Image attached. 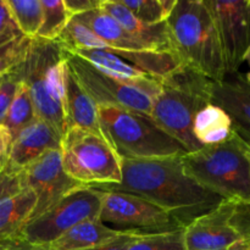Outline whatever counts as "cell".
I'll return each instance as SVG.
<instances>
[{
	"label": "cell",
	"mask_w": 250,
	"mask_h": 250,
	"mask_svg": "<svg viewBox=\"0 0 250 250\" xmlns=\"http://www.w3.org/2000/svg\"><path fill=\"white\" fill-rule=\"evenodd\" d=\"M182 156L121 158V182L95 188L138 195L172 212L185 227L195 217L214 210L225 199L203 188L186 173Z\"/></svg>",
	"instance_id": "cell-1"
},
{
	"label": "cell",
	"mask_w": 250,
	"mask_h": 250,
	"mask_svg": "<svg viewBox=\"0 0 250 250\" xmlns=\"http://www.w3.org/2000/svg\"><path fill=\"white\" fill-rule=\"evenodd\" d=\"M173 53L183 66L212 82L226 80V66L219 33L204 0H177L166 20Z\"/></svg>",
	"instance_id": "cell-2"
},
{
	"label": "cell",
	"mask_w": 250,
	"mask_h": 250,
	"mask_svg": "<svg viewBox=\"0 0 250 250\" xmlns=\"http://www.w3.org/2000/svg\"><path fill=\"white\" fill-rule=\"evenodd\" d=\"M159 82L160 90L153 99L150 119L188 153L199 150L203 146L193 136V121L203 107L212 103L214 82L183 65Z\"/></svg>",
	"instance_id": "cell-3"
},
{
	"label": "cell",
	"mask_w": 250,
	"mask_h": 250,
	"mask_svg": "<svg viewBox=\"0 0 250 250\" xmlns=\"http://www.w3.org/2000/svg\"><path fill=\"white\" fill-rule=\"evenodd\" d=\"M181 160L186 173L205 189L225 200H250L246 142L236 132L227 142L204 146Z\"/></svg>",
	"instance_id": "cell-4"
},
{
	"label": "cell",
	"mask_w": 250,
	"mask_h": 250,
	"mask_svg": "<svg viewBox=\"0 0 250 250\" xmlns=\"http://www.w3.org/2000/svg\"><path fill=\"white\" fill-rule=\"evenodd\" d=\"M63 48L58 41L33 38L26 58L19 65L20 78L26 84L36 116L50 124L61 136L66 132L61 68Z\"/></svg>",
	"instance_id": "cell-5"
},
{
	"label": "cell",
	"mask_w": 250,
	"mask_h": 250,
	"mask_svg": "<svg viewBox=\"0 0 250 250\" xmlns=\"http://www.w3.org/2000/svg\"><path fill=\"white\" fill-rule=\"evenodd\" d=\"M98 112L103 136L120 158L158 159L188 153L149 116L105 105H98Z\"/></svg>",
	"instance_id": "cell-6"
},
{
	"label": "cell",
	"mask_w": 250,
	"mask_h": 250,
	"mask_svg": "<svg viewBox=\"0 0 250 250\" xmlns=\"http://www.w3.org/2000/svg\"><path fill=\"white\" fill-rule=\"evenodd\" d=\"M61 158L66 173L81 185L121 182V158L100 134L71 127L62 136Z\"/></svg>",
	"instance_id": "cell-7"
},
{
	"label": "cell",
	"mask_w": 250,
	"mask_h": 250,
	"mask_svg": "<svg viewBox=\"0 0 250 250\" xmlns=\"http://www.w3.org/2000/svg\"><path fill=\"white\" fill-rule=\"evenodd\" d=\"M63 58L95 104L131 110L150 117L153 99L160 90L159 80L149 84L120 80L98 70L87 60L65 48Z\"/></svg>",
	"instance_id": "cell-8"
},
{
	"label": "cell",
	"mask_w": 250,
	"mask_h": 250,
	"mask_svg": "<svg viewBox=\"0 0 250 250\" xmlns=\"http://www.w3.org/2000/svg\"><path fill=\"white\" fill-rule=\"evenodd\" d=\"M102 203L103 190L89 186L76 188L41 216L27 222L17 237L49 246L80 222L99 217Z\"/></svg>",
	"instance_id": "cell-9"
},
{
	"label": "cell",
	"mask_w": 250,
	"mask_h": 250,
	"mask_svg": "<svg viewBox=\"0 0 250 250\" xmlns=\"http://www.w3.org/2000/svg\"><path fill=\"white\" fill-rule=\"evenodd\" d=\"M99 217L105 225L112 224L122 227L121 231L141 234L166 233L183 229L182 222L172 212L138 195L119 190H103Z\"/></svg>",
	"instance_id": "cell-10"
},
{
	"label": "cell",
	"mask_w": 250,
	"mask_h": 250,
	"mask_svg": "<svg viewBox=\"0 0 250 250\" xmlns=\"http://www.w3.org/2000/svg\"><path fill=\"white\" fill-rule=\"evenodd\" d=\"M212 15L227 75H236L250 48V0H204Z\"/></svg>",
	"instance_id": "cell-11"
},
{
	"label": "cell",
	"mask_w": 250,
	"mask_h": 250,
	"mask_svg": "<svg viewBox=\"0 0 250 250\" xmlns=\"http://www.w3.org/2000/svg\"><path fill=\"white\" fill-rule=\"evenodd\" d=\"M21 173L24 189L36 195V207L28 221L41 216L71 190L83 187L66 173L61 150H48L21 170Z\"/></svg>",
	"instance_id": "cell-12"
},
{
	"label": "cell",
	"mask_w": 250,
	"mask_h": 250,
	"mask_svg": "<svg viewBox=\"0 0 250 250\" xmlns=\"http://www.w3.org/2000/svg\"><path fill=\"white\" fill-rule=\"evenodd\" d=\"M234 200H224L217 208L193 219L183 227L186 250H229L242 241L231 224Z\"/></svg>",
	"instance_id": "cell-13"
},
{
	"label": "cell",
	"mask_w": 250,
	"mask_h": 250,
	"mask_svg": "<svg viewBox=\"0 0 250 250\" xmlns=\"http://www.w3.org/2000/svg\"><path fill=\"white\" fill-rule=\"evenodd\" d=\"M62 136L51 126L37 117L12 139L7 167L21 171L48 150H61Z\"/></svg>",
	"instance_id": "cell-14"
},
{
	"label": "cell",
	"mask_w": 250,
	"mask_h": 250,
	"mask_svg": "<svg viewBox=\"0 0 250 250\" xmlns=\"http://www.w3.org/2000/svg\"><path fill=\"white\" fill-rule=\"evenodd\" d=\"M61 80H62V102L66 131L71 127H78L103 136L98 105L78 82L77 77L66 62L65 58L61 68Z\"/></svg>",
	"instance_id": "cell-15"
},
{
	"label": "cell",
	"mask_w": 250,
	"mask_h": 250,
	"mask_svg": "<svg viewBox=\"0 0 250 250\" xmlns=\"http://www.w3.org/2000/svg\"><path fill=\"white\" fill-rule=\"evenodd\" d=\"M211 102L229 114L234 132L250 146V84L243 76L212 83Z\"/></svg>",
	"instance_id": "cell-16"
},
{
	"label": "cell",
	"mask_w": 250,
	"mask_h": 250,
	"mask_svg": "<svg viewBox=\"0 0 250 250\" xmlns=\"http://www.w3.org/2000/svg\"><path fill=\"white\" fill-rule=\"evenodd\" d=\"M99 9L114 17L136 41L149 50L173 53L172 39L166 21L156 24L144 23L134 17L120 0H102Z\"/></svg>",
	"instance_id": "cell-17"
},
{
	"label": "cell",
	"mask_w": 250,
	"mask_h": 250,
	"mask_svg": "<svg viewBox=\"0 0 250 250\" xmlns=\"http://www.w3.org/2000/svg\"><path fill=\"white\" fill-rule=\"evenodd\" d=\"M73 17L89 27L90 31L97 34L109 49L126 51L149 50L136 41L114 17L99 7Z\"/></svg>",
	"instance_id": "cell-18"
},
{
	"label": "cell",
	"mask_w": 250,
	"mask_h": 250,
	"mask_svg": "<svg viewBox=\"0 0 250 250\" xmlns=\"http://www.w3.org/2000/svg\"><path fill=\"white\" fill-rule=\"evenodd\" d=\"M124 232L126 231H117L95 217L73 226L48 247L49 250H84L106 243Z\"/></svg>",
	"instance_id": "cell-19"
},
{
	"label": "cell",
	"mask_w": 250,
	"mask_h": 250,
	"mask_svg": "<svg viewBox=\"0 0 250 250\" xmlns=\"http://www.w3.org/2000/svg\"><path fill=\"white\" fill-rule=\"evenodd\" d=\"M76 55L81 56L88 62L103 72L111 75L120 80L127 82L137 83V84H149V83L158 81L156 78L146 75V72L131 65L128 61L122 59L116 53L109 48L104 49H80V50H70Z\"/></svg>",
	"instance_id": "cell-20"
},
{
	"label": "cell",
	"mask_w": 250,
	"mask_h": 250,
	"mask_svg": "<svg viewBox=\"0 0 250 250\" xmlns=\"http://www.w3.org/2000/svg\"><path fill=\"white\" fill-rule=\"evenodd\" d=\"M192 131L194 138L203 146L224 143L234 134L231 117L212 103L195 115Z\"/></svg>",
	"instance_id": "cell-21"
},
{
	"label": "cell",
	"mask_w": 250,
	"mask_h": 250,
	"mask_svg": "<svg viewBox=\"0 0 250 250\" xmlns=\"http://www.w3.org/2000/svg\"><path fill=\"white\" fill-rule=\"evenodd\" d=\"M36 207V195L29 189L0 202V239L19 236Z\"/></svg>",
	"instance_id": "cell-22"
},
{
	"label": "cell",
	"mask_w": 250,
	"mask_h": 250,
	"mask_svg": "<svg viewBox=\"0 0 250 250\" xmlns=\"http://www.w3.org/2000/svg\"><path fill=\"white\" fill-rule=\"evenodd\" d=\"M17 28L23 36L36 38L42 26L41 0H5Z\"/></svg>",
	"instance_id": "cell-23"
},
{
	"label": "cell",
	"mask_w": 250,
	"mask_h": 250,
	"mask_svg": "<svg viewBox=\"0 0 250 250\" xmlns=\"http://www.w3.org/2000/svg\"><path fill=\"white\" fill-rule=\"evenodd\" d=\"M36 119V111L28 89L21 81L2 125L9 129L14 139L24 127L28 126Z\"/></svg>",
	"instance_id": "cell-24"
},
{
	"label": "cell",
	"mask_w": 250,
	"mask_h": 250,
	"mask_svg": "<svg viewBox=\"0 0 250 250\" xmlns=\"http://www.w3.org/2000/svg\"><path fill=\"white\" fill-rule=\"evenodd\" d=\"M41 4L43 17L37 37L46 41H58L72 15L66 9L63 0H41Z\"/></svg>",
	"instance_id": "cell-25"
},
{
	"label": "cell",
	"mask_w": 250,
	"mask_h": 250,
	"mask_svg": "<svg viewBox=\"0 0 250 250\" xmlns=\"http://www.w3.org/2000/svg\"><path fill=\"white\" fill-rule=\"evenodd\" d=\"M58 42L67 50L107 48L104 42L90 31L89 27H87L75 17L70 20L66 28L59 37Z\"/></svg>",
	"instance_id": "cell-26"
},
{
	"label": "cell",
	"mask_w": 250,
	"mask_h": 250,
	"mask_svg": "<svg viewBox=\"0 0 250 250\" xmlns=\"http://www.w3.org/2000/svg\"><path fill=\"white\" fill-rule=\"evenodd\" d=\"M127 250H186L183 246V229L166 233L141 234Z\"/></svg>",
	"instance_id": "cell-27"
},
{
	"label": "cell",
	"mask_w": 250,
	"mask_h": 250,
	"mask_svg": "<svg viewBox=\"0 0 250 250\" xmlns=\"http://www.w3.org/2000/svg\"><path fill=\"white\" fill-rule=\"evenodd\" d=\"M33 38L20 34L0 45V75L14 70L26 58Z\"/></svg>",
	"instance_id": "cell-28"
},
{
	"label": "cell",
	"mask_w": 250,
	"mask_h": 250,
	"mask_svg": "<svg viewBox=\"0 0 250 250\" xmlns=\"http://www.w3.org/2000/svg\"><path fill=\"white\" fill-rule=\"evenodd\" d=\"M131 14L142 22L156 24L165 22L168 14L164 9L163 0H120Z\"/></svg>",
	"instance_id": "cell-29"
},
{
	"label": "cell",
	"mask_w": 250,
	"mask_h": 250,
	"mask_svg": "<svg viewBox=\"0 0 250 250\" xmlns=\"http://www.w3.org/2000/svg\"><path fill=\"white\" fill-rule=\"evenodd\" d=\"M21 78H20L19 66L14 70L0 75V124H2L6 117L11 103L16 95Z\"/></svg>",
	"instance_id": "cell-30"
},
{
	"label": "cell",
	"mask_w": 250,
	"mask_h": 250,
	"mask_svg": "<svg viewBox=\"0 0 250 250\" xmlns=\"http://www.w3.org/2000/svg\"><path fill=\"white\" fill-rule=\"evenodd\" d=\"M24 189L21 171L5 168L0 172V202L19 194Z\"/></svg>",
	"instance_id": "cell-31"
},
{
	"label": "cell",
	"mask_w": 250,
	"mask_h": 250,
	"mask_svg": "<svg viewBox=\"0 0 250 250\" xmlns=\"http://www.w3.org/2000/svg\"><path fill=\"white\" fill-rule=\"evenodd\" d=\"M20 34L22 33L12 20L5 0H0V45L16 38Z\"/></svg>",
	"instance_id": "cell-32"
},
{
	"label": "cell",
	"mask_w": 250,
	"mask_h": 250,
	"mask_svg": "<svg viewBox=\"0 0 250 250\" xmlns=\"http://www.w3.org/2000/svg\"><path fill=\"white\" fill-rule=\"evenodd\" d=\"M138 236H141V233H138V232L126 231L122 234H120V236H117L116 238L106 242V243L84 250H127V248L132 244V242Z\"/></svg>",
	"instance_id": "cell-33"
},
{
	"label": "cell",
	"mask_w": 250,
	"mask_h": 250,
	"mask_svg": "<svg viewBox=\"0 0 250 250\" xmlns=\"http://www.w3.org/2000/svg\"><path fill=\"white\" fill-rule=\"evenodd\" d=\"M12 146V136L9 129L0 124V172L7 167L10 151Z\"/></svg>",
	"instance_id": "cell-34"
},
{
	"label": "cell",
	"mask_w": 250,
	"mask_h": 250,
	"mask_svg": "<svg viewBox=\"0 0 250 250\" xmlns=\"http://www.w3.org/2000/svg\"><path fill=\"white\" fill-rule=\"evenodd\" d=\"M100 2L102 0H63L66 9L72 15V17L98 9Z\"/></svg>",
	"instance_id": "cell-35"
},
{
	"label": "cell",
	"mask_w": 250,
	"mask_h": 250,
	"mask_svg": "<svg viewBox=\"0 0 250 250\" xmlns=\"http://www.w3.org/2000/svg\"><path fill=\"white\" fill-rule=\"evenodd\" d=\"M5 250H49V247L31 243L21 237H15V238L10 239Z\"/></svg>",
	"instance_id": "cell-36"
},
{
	"label": "cell",
	"mask_w": 250,
	"mask_h": 250,
	"mask_svg": "<svg viewBox=\"0 0 250 250\" xmlns=\"http://www.w3.org/2000/svg\"><path fill=\"white\" fill-rule=\"evenodd\" d=\"M229 250H250V246L247 242L239 241L237 243H234L233 246H231Z\"/></svg>",
	"instance_id": "cell-37"
},
{
	"label": "cell",
	"mask_w": 250,
	"mask_h": 250,
	"mask_svg": "<svg viewBox=\"0 0 250 250\" xmlns=\"http://www.w3.org/2000/svg\"><path fill=\"white\" fill-rule=\"evenodd\" d=\"M244 61H247V62H248V65H249V67H250V48L248 49V51H247L246 53V56H244ZM244 80L247 81V82L249 83L250 84V71L248 73H247L246 76H244Z\"/></svg>",
	"instance_id": "cell-38"
},
{
	"label": "cell",
	"mask_w": 250,
	"mask_h": 250,
	"mask_svg": "<svg viewBox=\"0 0 250 250\" xmlns=\"http://www.w3.org/2000/svg\"><path fill=\"white\" fill-rule=\"evenodd\" d=\"M246 155L247 159H248V164H249V175H250V146L248 143H246Z\"/></svg>",
	"instance_id": "cell-39"
},
{
	"label": "cell",
	"mask_w": 250,
	"mask_h": 250,
	"mask_svg": "<svg viewBox=\"0 0 250 250\" xmlns=\"http://www.w3.org/2000/svg\"><path fill=\"white\" fill-rule=\"evenodd\" d=\"M10 239H0V250H5V248L9 244Z\"/></svg>",
	"instance_id": "cell-40"
},
{
	"label": "cell",
	"mask_w": 250,
	"mask_h": 250,
	"mask_svg": "<svg viewBox=\"0 0 250 250\" xmlns=\"http://www.w3.org/2000/svg\"><path fill=\"white\" fill-rule=\"evenodd\" d=\"M247 243H248V244H249V246H250V242H247Z\"/></svg>",
	"instance_id": "cell-41"
}]
</instances>
